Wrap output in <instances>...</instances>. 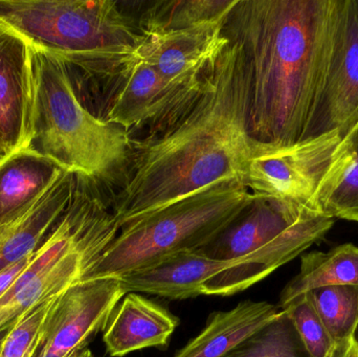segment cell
<instances>
[{
    "label": "cell",
    "mask_w": 358,
    "mask_h": 357,
    "mask_svg": "<svg viewBox=\"0 0 358 357\" xmlns=\"http://www.w3.org/2000/svg\"><path fill=\"white\" fill-rule=\"evenodd\" d=\"M315 212L303 211L268 197L255 195L250 205L198 253L231 261L252 255L285 236Z\"/></svg>",
    "instance_id": "12"
},
{
    "label": "cell",
    "mask_w": 358,
    "mask_h": 357,
    "mask_svg": "<svg viewBox=\"0 0 358 357\" xmlns=\"http://www.w3.org/2000/svg\"><path fill=\"white\" fill-rule=\"evenodd\" d=\"M357 6H358V0H357Z\"/></svg>",
    "instance_id": "31"
},
{
    "label": "cell",
    "mask_w": 358,
    "mask_h": 357,
    "mask_svg": "<svg viewBox=\"0 0 358 357\" xmlns=\"http://www.w3.org/2000/svg\"><path fill=\"white\" fill-rule=\"evenodd\" d=\"M33 48L35 92L27 148L69 173L104 180L129 159V132L90 113L76 96L61 59L41 46Z\"/></svg>",
    "instance_id": "4"
},
{
    "label": "cell",
    "mask_w": 358,
    "mask_h": 357,
    "mask_svg": "<svg viewBox=\"0 0 358 357\" xmlns=\"http://www.w3.org/2000/svg\"><path fill=\"white\" fill-rule=\"evenodd\" d=\"M268 302L243 301L233 309L210 314L201 333L174 357H225L279 318Z\"/></svg>",
    "instance_id": "15"
},
{
    "label": "cell",
    "mask_w": 358,
    "mask_h": 357,
    "mask_svg": "<svg viewBox=\"0 0 358 357\" xmlns=\"http://www.w3.org/2000/svg\"><path fill=\"white\" fill-rule=\"evenodd\" d=\"M31 256H33V254L0 272V298L8 291V287L14 283L17 277L27 268V264L31 261Z\"/></svg>",
    "instance_id": "24"
},
{
    "label": "cell",
    "mask_w": 358,
    "mask_h": 357,
    "mask_svg": "<svg viewBox=\"0 0 358 357\" xmlns=\"http://www.w3.org/2000/svg\"><path fill=\"white\" fill-rule=\"evenodd\" d=\"M346 150L334 131L290 145L255 140L243 184L250 193L303 211L324 213L322 201Z\"/></svg>",
    "instance_id": "7"
},
{
    "label": "cell",
    "mask_w": 358,
    "mask_h": 357,
    "mask_svg": "<svg viewBox=\"0 0 358 357\" xmlns=\"http://www.w3.org/2000/svg\"><path fill=\"white\" fill-rule=\"evenodd\" d=\"M0 20L52 52L134 48L141 39L110 0H0Z\"/></svg>",
    "instance_id": "6"
},
{
    "label": "cell",
    "mask_w": 358,
    "mask_h": 357,
    "mask_svg": "<svg viewBox=\"0 0 358 357\" xmlns=\"http://www.w3.org/2000/svg\"><path fill=\"white\" fill-rule=\"evenodd\" d=\"M179 325L178 318L138 293H128L115 306L103 330L113 357L152 347H166Z\"/></svg>",
    "instance_id": "13"
},
{
    "label": "cell",
    "mask_w": 358,
    "mask_h": 357,
    "mask_svg": "<svg viewBox=\"0 0 358 357\" xmlns=\"http://www.w3.org/2000/svg\"><path fill=\"white\" fill-rule=\"evenodd\" d=\"M34 92L33 44L0 20V138L10 153L29 146Z\"/></svg>",
    "instance_id": "11"
},
{
    "label": "cell",
    "mask_w": 358,
    "mask_h": 357,
    "mask_svg": "<svg viewBox=\"0 0 358 357\" xmlns=\"http://www.w3.org/2000/svg\"><path fill=\"white\" fill-rule=\"evenodd\" d=\"M292 321L311 357H330L336 344L317 314L309 293L296 297L281 308Z\"/></svg>",
    "instance_id": "22"
},
{
    "label": "cell",
    "mask_w": 358,
    "mask_h": 357,
    "mask_svg": "<svg viewBox=\"0 0 358 357\" xmlns=\"http://www.w3.org/2000/svg\"><path fill=\"white\" fill-rule=\"evenodd\" d=\"M225 357H311L292 321L282 310L279 318Z\"/></svg>",
    "instance_id": "21"
},
{
    "label": "cell",
    "mask_w": 358,
    "mask_h": 357,
    "mask_svg": "<svg viewBox=\"0 0 358 357\" xmlns=\"http://www.w3.org/2000/svg\"><path fill=\"white\" fill-rule=\"evenodd\" d=\"M229 40L191 108L166 131L136 145L113 210L120 228L216 184L243 182L255 140L243 56Z\"/></svg>",
    "instance_id": "1"
},
{
    "label": "cell",
    "mask_w": 358,
    "mask_h": 357,
    "mask_svg": "<svg viewBox=\"0 0 358 357\" xmlns=\"http://www.w3.org/2000/svg\"><path fill=\"white\" fill-rule=\"evenodd\" d=\"M64 170L29 148L0 163V228L22 217Z\"/></svg>",
    "instance_id": "16"
},
{
    "label": "cell",
    "mask_w": 358,
    "mask_h": 357,
    "mask_svg": "<svg viewBox=\"0 0 358 357\" xmlns=\"http://www.w3.org/2000/svg\"><path fill=\"white\" fill-rule=\"evenodd\" d=\"M355 337H357V340L358 341V329H357V335H355Z\"/></svg>",
    "instance_id": "30"
},
{
    "label": "cell",
    "mask_w": 358,
    "mask_h": 357,
    "mask_svg": "<svg viewBox=\"0 0 358 357\" xmlns=\"http://www.w3.org/2000/svg\"><path fill=\"white\" fill-rule=\"evenodd\" d=\"M58 297L48 300L38 306L14 328L10 329L2 345L0 357L39 356L45 343L46 320Z\"/></svg>",
    "instance_id": "23"
},
{
    "label": "cell",
    "mask_w": 358,
    "mask_h": 357,
    "mask_svg": "<svg viewBox=\"0 0 358 357\" xmlns=\"http://www.w3.org/2000/svg\"><path fill=\"white\" fill-rule=\"evenodd\" d=\"M238 0H171L157 1L143 15L138 31L187 29L227 18Z\"/></svg>",
    "instance_id": "18"
},
{
    "label": "cell",
    "mask_w": 358,
    "mask_h": 357,
    "mask_svg": "<svg viewBox=\"0 0 358 357\" xmlns=\"http://www.w3.org/2000/svg\"><path fill=\"white\" fill-rule=\"evenodd\" d=\"M334 343L357 335L358 285H336L308 293Z\"/></svg>",
    "instance_id": "19"
},
{
    "label": "cell",
    "mask_w": 358,
    "mask_h": 357,
    "mask_svg": "<svg viewBox=\"0 0 358 357\" xmlns=\"http://www.w3.org/2000/svg\"><path fill=\"white\" fill-rule=\"evenodd\" d=\"M0 150L3 151V152L8 153V154H10V152H8V149H6V147L4 146L3 142H2L1 138H0Z\"/></svg>",
    "instance_id": "28"
},
{
    "label": "cell",
    "mask_w": 358,
    "mask_h": 357,
    "mask_svg": "<svg viewBox=\"0 0 358 357\" xmlns=\"http://www.w3.org/2000/svg\"><path fill=\"white\" fill-rule=\"evenodd\" d=\"M10 330H6L3 331V333H0V351H1V347L2 345H3L4 340H6V337H8V333H10Z\"/></svg>",
    "instance_id": "27"
},
{
    "label": "cell",
    "mask_w": 358,
    "mask_h": 357,
    "mask_svg": "<svg viewBox=\"0 0 358 357\" xmlns=\"http://www.w3.org/2000/svg\"><path fill=\"white\" fill-rule=\"evenodd\" d=\"M69 357H94V354L88 349H81L76 351L75 354H71Z\"/></svg>",
    "instance_id": "26"
},
{
    "label": "cell",
    "mask_w": 358,
    "mask_h": 357,
    "mask_svg": "<svg viewBox=\"0 0 358 357\" xmlns=\"http://www.w3.org/2000/svg\"><path fill=\"white\" fill-rule=\"evenodd\" d=\"M134 48L50 52L61 59L76 96L94 117L129 133L147 128L145 138H153L191 108L204 83L194 88L169 81L138 58Z\"/></svg>",
    "instance_id": "3"
},
{
    "label": "cell",
    "mask_w": 358,
    "mask_h": 357,
    "mask_svg": "<svg viewBox=\"0 0 358 357\" xmlns=\"http://www.w3.org/2000/svg\"><path fill=\"white\" fill-rule=\"evenodd\" d=\"M357 128L358 6L338 0L329 63L304 140L334 131L345 140Z\"/></svg>",
    "instance_id": "8"
},
{
    "label": "cell",
    "mask_w": 358,
    "mask_h": 357,
    "mask_svg": "<svg viewBox=\"0 0 358 357\" xmlns=\"http://www.w3.org/2000/svg\"><path fill=\"white\" fill-rule=\"evenodd\" d=\"M338 0H238L225 23L248 84V132L256 142L304 140L334 41Z\"/></svg>",
    "instance_id": "2"
},
{
    "label": "cell",
    "mask_w": 358,
    "mask_h": 357,
    "mask_svg": "<svg viewBox=\"0 0 358 357\" xmlns=\"http://www.w3.org/2000/svg\"><path fill=\"white\" fill-rule=\"evenodd\" d=\"M227 18L174 31H141L134 52L169 81L200 88L229 44Z\"/></svg>",
    "instance_id": "9"
},
{
    "label": "cell",
    "mask_w": 358,
    "mask_h": 357,
    "mask_svg": "<svg viewBox=\"0 0 358 357\" xmlns=\"http://www.w3.org/2000/svg\"><path fill=\"white\" fill-rule=\"evenodd\" d=\"M330 357H358V341L351 337L342 343L336 344Z\"/></svg>",
    "instance_id": "25"
},
{
    "label": "cell",
    "mask_w": 358,
    "mask_h": 357,
    "mask_svg": "<svg viewBox=\"0 0 358 357\" xmlns=\"http://www.w3.org/2000/svg\"><path fill=\"white\" fill-rule=\"evenodd\" d=\"M346 140V150L322 201L326 215L358 224V128Z\"/></svg>",
    "instance_id": "20"
},
{
    "label": "cell",
    "mask_w": 358,
    "mask_h": 357,
    "mask_svg": "<svg viewBox=\"0 0 358 357\" xmlns=\"http://www.w3.org/2000/svg\"><path fill=\"white\" fill-rule=\"evenodd\" d=\"M254 198L243 182H222L130 222L82 281L119 278L176 254L201 249Z\"/></svg>",
    "instance_id": "5"
},
{
    "label": "cell",
    "mask_w": 358,
    "mask_h": 357,
    "mask_svg": "<svg viewBox=\"0 0 358 357\" xmlns=\"http://www.w3.org/2000/svg\"><path fill=\"white\" fill-rule=\"evenodd\" d=\"M117 278L82 281L59 296L46 320L45 343L38 357H69L104 330L123 299Z\"/></svg>",
    "instance_id": "10"
},
{
    "label": "cell",
    "mask_w": 358,
    "mask_h": 357,
    "mask_svg": "<svg viewBox=\"0 0 358 357\" xmlns=\"http://www.w3.org/2000/svg\"><path fill=\"white\" fill-rule=\"evenodd\" d=\"M336 285H358V247L352 243L327 253L315 251L303 255L300 272L284 287L279 307L315 289Z\"/></svg>",
    "instance_id": "17"
},
{
    "label": "cell",
    "mask_w": 358,
    "mask_h": 357,
    "mask_svg": "<svg viewBox=\"0 0 358 357\" xmlns=\"http://www.w3.org/2000/svg\"><path fill=\"white\" fill-rule=\"evenodd\" d=\"M76 186L77 175L63 171L22 217L0 228V272L39 249L69 207Z\"/></svg>",
    "instance_id": "14"
},
{
    "label": "cell",
    "mask_w": 358,
    "mask_h": 357,
    "mask_svg": "<svg viewBox=\"0 0 358 357\" xmlns=\"http://www.w3.org/2000/svg\"><path fill=\"white\" fill-rule=\"evenodd\" d=\"M8 153L3 152V151L0 150V163H1V161H3V159H6V156H8Z\"/></svg>",
    "instance_id": "29"
}]
</instances>
